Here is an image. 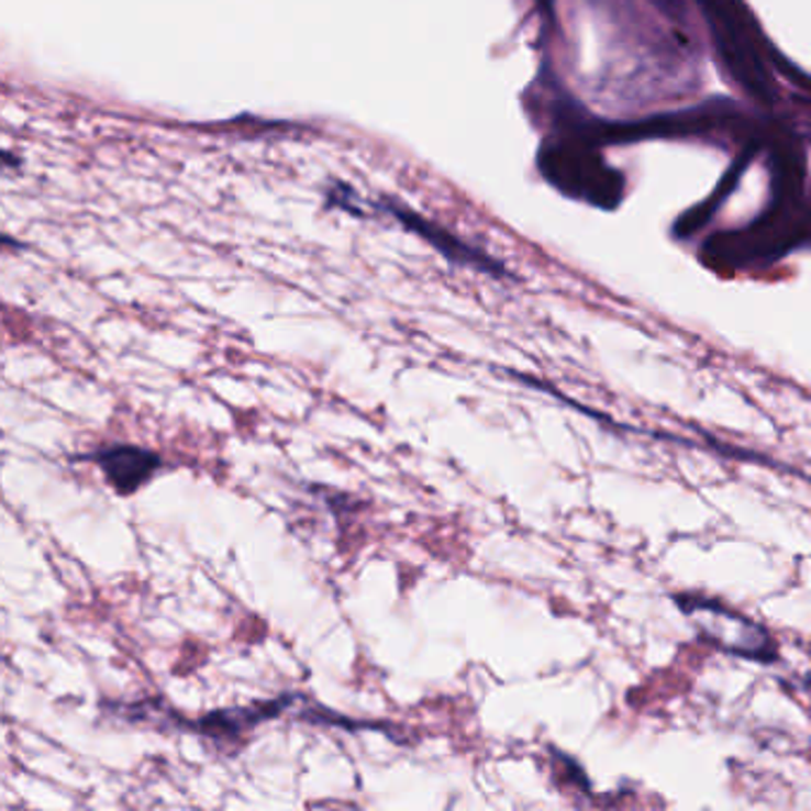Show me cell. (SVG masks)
I'll use <instances>...</instances> for the list:
<instances>
[{"label": "cell", "mask_w": 811, "mask_h": 811, "mask_svg": "<svg viewBox=\"0 0 811 811\" xmlns=\"http://www.w3.org/2000/svg\"><path fill=\"white\" fill-rule=\"evenodd\" d=\"M84 459L93 462V465L103 471L105 481L120 492V496H132L141 490L153 476L163 469V457L148 447L132 445V443H108L100 445Z\"/></svg>", "instance_id": "1"}, {"label": "cell", "mask_w": 811, "mask_h": 811, "mask_svg": "<svg viewBox=\"0 0 811 811\" xmlns=\"http://www.w3.org/2000/svg\"><path fill=\"white\" fill-rule=\"evenodd\" d=\"M296 700H298V695H279L277 700H263V702H253L245 707L216 709V712L200 716L198 721H186V719H177L171 714H169V721L179 723V726L191 729L205 737H212V741H238V737H243L245 733L257 729L259 723L279 719Z\"/></svg>", "instance_id": "2"}]
</instances>
